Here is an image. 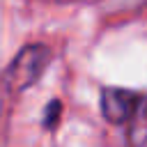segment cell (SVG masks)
<instances>
[{
	"label": "cell",
	"mask_w": 147,
	"mask_h": 147,
	"mask_svg": "<svg viewBox=\"0 0 147 147\" xmlns=\"http://www.w3.org/2000/svg\"><path fill=\"white\" fill-rule=\"evenodd\" d=\"M51 62V48L44 44H28L23 51H18V55L11 60V64L5 71V85L11 92H23L28 87H32L41 74L46 71Z\"/></svg>",
	"instance_id": "obj_1"
},
{
	"label": "cell",
	"mask_w": 147,
	"mask_h": 147,
	"mask_svg": "<svg viewBox=\"0 0 147 147\" xmlns=\"http://www.w3.org/2000/svg\"><path fill=\"white\" fill-rule=\"evenodd\" d=\"M99 2H101V7L106 11H129V9L140 7L147 0H99Z\"/></svg>",
	"instance_id": "obj_4"
},
{
	"label": "cell",
	"mask_w": 147,
	"mask_h": 147,
	"mask_svg": "<svg viewBox=\"0 0 147 147\" xmlns=\"http://www.w3.org/2000/svg\"><path fill=\"white\" fill-rule=\"evenodd\" d=\"M138 101H140V96L131 90L106 87L101 92V113L110 124H126V119L136 110Z\"/></svg>",
	"instance_id": "obj_2"
},
{
	"label": "cell",
	"mask_w": 147,
	"mask_h": 147,
	"mask_svg": "<svg viewBox=\"0 0 147 147\" xmlns=\"http://www.w3.org/2000/svg\"><path fill=\"white\" fill-rule=\"evenodd\" d=\"M126 140L129 147H147V99L140 96L136 110L126 119Z\"/></svg>",
	"instance_id": "obj_3"
},
{
	"label": "cell",
	"mask_w": 147,
	"mask_h": 147,
	"mask_svg": "<svg viewBox=\"0 0 147 147\" xmlns=\"http://www.w3.org/2000/svg\"><path fill=\"white\" fill-rule=\"evenodd\" d=\"M60 108H62V106H60V101H57V99H53V101L46 106V113H44V124H46L48 129L57 124V117H60Z\"/></svg>",
	"instance_id": "obj_5"
}]
</instances>
